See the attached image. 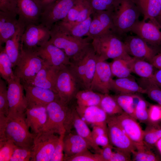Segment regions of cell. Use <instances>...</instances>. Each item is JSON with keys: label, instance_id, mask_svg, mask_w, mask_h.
Segmentation results:
<instances>
[{"label": "cell", "instance_id": "obj_1", "mask_svg": "<svg viewBox=\"0 0 161 161\" xmlns=\"http://www.w3.org/2000/svg\"><path fill=\"white\" fill-rule=\"evenodd\" d=\"M50 30L49 41L62 50L71 61H77L82 58L91 45V41L85 38L76 37L62 31L56 23Z\"/></svg>", "mask_w": 161, "mask_h": 161}, {"label": "cell", "instance_id": "obj_2", "mask_svg": "<svg viewBox=\"0 0 161 161\" xmlns=\"http://www.w3.org/2000/svg\"><path fill=\"white\" fill-rule=\"evenodd\" d=\"M59 99L49 103L46 107L47 114L46 123L42 130L52 131L59 135L71 131L73 127V109Z\"/></svg>", "mask_w": 161, "mask_h": 161}, {"label": "cell", "instance_id": "obj_3", "mask_svg": "<svg viewBox=\"0 0 161 161\" xmlns=\"http://www.w3.org/2000/svg\"><path fill=\"white\" fill-rule=\"evenodd\" d=\"M122 38L112 30L94 38L91 45L97 58L106 61L129 55Z\"/></svg>", "mask_w": 161, "mask_h": 161}, {"label": "cell", "instance_id": "obj_4", "mask_svg": "<svg viewBox=\"0 0 161 161\" xmlns=\"http://www.w3.org/2000/svg\"><path fill=\"white\" fill-rule=\"evenodd\" d=\"M26 120L25 112L9 115L7 117L5 138L12 140L17 146L32 148L34 134L30 132Z\"/></svg>", "mask_w": 161, "mask_h": 161}, {"label": "cell", "instance_id": "obj_5", "mask_svg": "<svg viewBox=\"0 0 161 161\" xmlns=\"http://www.w3.org/2000/svg\"><path fill=\"white\" fill-rule=\"evenodd\" d=\"M97 57L91 46L79 59L71 61L68 67L83 89H90L95 71Z\"/></svg>", "mask_w": 161, "mask_h": 161}, {"label": "cell", "instance_id": "obj_6", "mask_svg": "<svg viewBox=\"0 0 161 161\" xmlns=\"http://www.w3.org/2000/svg\"><path fill=\"white\" fill-rule=\"evenodd\" d=\"M45 64L44 61L34 52L21 47L20 55L14 68V74L22 84H30Z\"/></svg>", "mask_w": 161, "mask_h": 161}, {"label": "cell", "instance_id": "obj_7", "mask_svg": "<svg viewBox=\"0 0 161 161\" xmlns=\"http://www.w3.org/2000/svg\"><path fill=\"white\" fill-rule=\"evenodd\" d=\"M141 13L132 0H121L113 12L114 32L123 37L130 32Z\"/></svg>", "mask_w": 161, "mask_h": 161}, {"label": "cell", "instance_id": "obj_8", "mask_svg": "<svg viewBox=\"0 0 161 161\" xmlns=\"http://www.w3.org/2000/svg\"><path fill=\"white\" fill-rule=\"evenodd\" d=\"M59 137L58 134L47 130H42L34 134L32 156L30 161H50Z\"/></svg>", "mask_w": 161, "mask_h": 161}, {"label": "cell", "instance_id": "obj_9", "mask_svg": "<svg viewBox=\"0 0 161 161\" xmlns=\"http://www.w3.org/2000/svg\"><path fill=\"white\" fill-rule=\"evenodd\" d=\"M80 86L68 66L59 70L56 83V90L60 100L69 104L79 90Z\"/></svg>", "mask_w": 161, "mask_h": 161}, {"label": "cell", "instance_id": "obj_10", "mask_svg": "<svg viewBox=\"0 0 161 161\" xmlns=\"http://www.w3.org/2000/svg\"><path fill=\"white\" fill-rule=\"evenodd\" d=\"M50 30L41 23L29 24L25 27L21 40V47L34 51L50 39Z\"/></svg>", "mask_w": 161, "mask_h": 161}, {"label": "cell", "instance_id": "obj_11", "mask_svg": "<svg viewBox=\"0 0 161 161\" xmlns=\"http://www.w3.org/2000/svg\"><path fill=\"white\" fill-rule=\"evenodd\" d=\"M9 115L22 114L27 109V102L23 86L20 79L15 77L7 82Z\"/></svg>", "mask_w": 161, "mask_h": 161}, {"label": "cell", "instance_id": "obj_12", "mask_svg": "<svg viewBox=\"0 0 161 161\" xmlns=\"http://www.w3.org/2000/svg\"><path fill=\"white\" fill-rule=\"evenodd\" d=\"M107 126L110 143L113 146L130 154L136 150L135 146L117 122L114 116H108Z\"/></svg>", "mask_w": 161, "mask_h": 161}, {"label": "cell", "instance_id": "obj_13", "mask_svg": "<svg viewBox=\"0 0 161 161\" xmlns=\"http://www.w3.org/2000/svg\"><path fill=\"white\" fill-rule=\"evenodd\" d=\"M22 84L25 92L27 108L46 107L51 102L59 99L57 94L51 90L31 84Z\"/></svg>", "mask_w": 161, "mask_h": 161}, {"label": "cell", "instance_id": "obj_14", "mask_svg": "<svg viewBox=\"0 0 161 161\" xmlns=\"http://www.w3.org/2000/svg\"><path fill=\"white\" fill-rule=\"evenodd\" d=\"M76 0H56L43 10L41 23L49 29L56 22L64 19Z\"/></svg>", "mask_w": 161, "mask_h": 161}, {"label": "cell", "instance_id": "obj_15", "mask_svg": "<svg viewBox=\"0 0 161 161\" xmlns=\"http://www.w3.org/2000/svg\"><path fill=\"white\" fill-rule=\"evenodd\" d=\"M46 64L57 68L69 66L71 61L65 53L49 41L34 51Z\"/></svg>", "mask_w": 161, "mask_h": 161}, {"label": "cell", "instance_id": "obj_16", "mask_svg": "<svg viewBox=\"0 0 161 161\" xmlns=\"http://www.w3.org/2000/svg\"><path fill=\"white\" fill-rule=\"evenodd\" d=\"M132 32L148 44L152 45H161V27L155 18L146 22L138 20L134 24Z\"/></svg>", "mask_w": 161, "mask_h": 161}, {"label": "cell", "instance_id": "obj_17", "mask_svg": "<svg viewBox=\"0 0 161 161\" xmlns=\"http://www.w3.org/2000/svg\"><path fill=\"white\" fill-rule=\"evenodd\" d=\"M114 117L131 141L136 150L143 148L144 131L136 119L124 112L114 115Z\"/></svg>", "mask_w": 161, "mask_h": 161}, {"label": "cell", "instance_id": "obj_18", "mask_svg": "<svg viewBox=\"0 0 161 161\" xmlns=\"http://www.w3.org/2000/svg\"><path fill=\"white\" fill-rule=\"evenodd\" d=\"M112 76L109 63L97 58L90 89L103 94H109Z\"/></svg>", "mask_w": 161, "mask_h": 161}, {"label": "cell", "instance_id": "obj_19", "mask_svg": "<svg viewBox=\"0 0 161 161\" xmlns=\"http://www.w3.org/2000/svg\"><path fill=\"white\" fill-rule=\"evenodd\" d=\"M113 12L111 11L94 12L92 15V20L87 37L92 40L94 38L109 31H114Z\"/></svg>", "mask_w": 161, "mask_h": 161}, {"label": "cell", "instance_id": "obj_20", "mask_svg": "<svg viewBox=\"0 0 161 161\" xmlns=\"http://www.w3.org/2000/svg\"><path fill=\"white\" fill-rule=\"evenodd\" d=\"M124 42L127 53L132 57L144 59L150 63L156 54L154 49L137 35L126 37Z\"/></svg>", "mask_w": 161, "mask_h": 161}, {"label": "cell", "instance_id": "obj_21", "mask_svg": "<svg viewBox=\"0 0 161 161\" xmlns=\"http://www.w3.org/2000/svg\"><path fill=\"white\" fill-rule=\"evenodd\" d=\"M17 1L18 18L25 27L29 24H39L43 10L36 0Z\"/></svg>", "mask_w": 161, "mask_h": 161}, {"label": "cell", "instance_id": "obj_22", "mask_svg": "<svg viewBox=\"0 0 161 161\" xmlns=\"http://www.w3.org/2000/svg\"><path fill=\"white\" fill-rule=\"evenodd\" d=\"M75 109L80 117L87 124L107 129L108 116L99 106L80 107L77 106Z\"/></svg>", "mask_w": 161, "mask_h": 161}, {"label": "cell", "instance_id": "obj_23", "mask_svg": "<svg viewBox=\"0 0 161 161\" xmlns=\"http://www.w3.org/2000/svg\"><path fill=\"white\" fill-rule=\"evenodd\" d=\"M23 25H25L24 24L16 17L0 11V46L5 43Z\"/></svg>", "mask_w": 161, "mask_h": 161}, {"label": "cell", "instance_id": "obj_24", "mask_svg": "<svg viewBox=\"0 0 161 161\" xmlns=\"http://www.w3.org/2000/svg\"><path fill=\"white\" fill-rule=\"evenodd\" d=\"M61 68L45 64L30 84L51 90L57 93L56 83L58 72Z\"/></svg>", "mask_w": 161, "mask_h": 161}, {"label": "cell", "instance_id": "obj_25", "mask_svg": "<svg viewBox=\"0 0 161 161\" xmlns=\"http://www.w3.org/2000/svg\"><path fill=\"white\" fill-rule=\"evenodd\" d=\"M93 12L87 0H76L66 17L62 20L71 24H78L87 19Z\"/></svg>", "mask_w": 161, "mask_h": 161}, {"label": "cell", "instance_id": "obj_26", "mask_svg": "<svg viewBox=\"0 0 161 161\" xmlns=\"http://www.w3.org/2000/svg\"><path fill=\"white\" fill-rule=\"evenodd\" d=\"M25 114L27 123L32 133L36 134L42 130L47 118L46 107L27 108Z\"/></svg>", "mask_w": 161, "mask_h": 161}, {"label": "cell", "instance_id": "obj_27", "mask_svg": "<svg viewBox=\"0 0 161 161\" xmlns=\"http://www.w3.org/2000/svg\"><path fill=\"white\" fill-rule=\"evenodd\" d=\"M64 143V159L90 147L87 142L82 137L77 133L73 134L71 131L65 133Z\"/></svg>", "mask_w": 161, "mask_h": 161}, {"label": "cell", "instance_id": "obj_28", "mask_svg": "<svg viewBox=\"0 0 161 161\" xmlns=\"http://www.w3.org/2000/svg\"><path fill=\"white\" fill-rule=\"evenodd\" d=\"M72 126L76 133L83 138L90 148L96 153H100L101 149L95 143L92 133L87 123L80 117L75 108H73L72 113Z\"/></svg>", "mask_w": 161, "mask_h": 161}, {"label": "cell", "instance_id": "obj_29", "mask_svg": "<svg viewBox=\"0 0 161 161\" xmlns=\"http://www.w3.org/2000/svg\"><path fill=\"white\" fill-rule=\"evenodd\" d=\"M110 86L111 90L119 94H145L146 92V89L131 77L112 78Z\"/></svg>", "mask_w": 161, "mask_h": 161}, {"label": "cell", "instance_id": "obj_30", "mask_svg": "<svg viewBox=\"0 0 161 161\" xmlns=\"http://www.w3.org/2000/svg\"><path fill=\"white\" fill-rule=\"evenodd\" d=\"M25 27L23 25L5 43V50L11 62L13 68H14L20 54L21 38Z\"/></svg>", "mask_w": 161, "mask_h": 161}, {"label": "cell", "instance_id": "obj_31", "mask_svg": "<svg viewBox=\"0 0 161 161\" xmlns=\"http://www.w3.org/2000/svg\"><path fill=\"white\" fill-rule=\"evenodd\" d=\"M92 20V16L84 21L76 24H71L61 20L56 23L65 33L78 38L87 36Z\"/></svg>", "mask_w": 161, "mask_h": 161}, {"label": "cell", "instance_id": "obj_32", "mask_svg": "<svg viewBox=\"0 0 161 161\" xmlns=\"http://www.w3.org/2000/svg\"><path fill=\"white\" fill-rule=\"evenodd\" d=\"M133 58L129 54L113 59L109 63L112 76L117 78L131 77V65Z\"/></svg>", "mask_w": 161, "mask_h": 161}, {"label": "cell", "instance_id": "obj_33", "mask_svg": "<svg viewBox=\"0 0 161 161\" xmlns=\"http://www.w3.org/2000/svg\"><path fill=\"white\" fill-rule=\"evenodd\" d=\"M132 1L143 15V21L153 19L161 14V6L158 0Z\"/></svg>", "mask_w": 161, "mask_h": 161}, {"label": "cell", "instance_id": "obj_34", "mask_svg": "<svg viewBox=\"0 0 161 161\" xmlns=\"http://www.w3.org/2000/svg\"><path fill=\"white\" fill-rule=\"evenodd\" d=\"M103 95L91 89H82L77 92L75 98L79 106H99Z\"/></svg>", "mask_w": 161, "mask_h": 161}, {"label": "cell", "instance_id": "obj_35", "mask_svg": "<svg viewBox=\"0 0 161 161\" xmlns=\"http://www.w3.org/2000/svg\"><path fill=\"white\" fill-rule=\"evenodd\" d=\"M123 112L134 118L135 108L140 99L135 94H119L113 96Z\"/></svg>", "mask_w": 161, "mask_h": 161}, {"label": "cell", "instance_id": "obj_36", "mask_svg": "<svg viewBox=\"0 0 161 161\" xmlns=\"http://www.w3.org/2000/svg\"><path fill=\"white\" fill-rule=\"evenodd\" d=\"M131 67L132 72L143 79L151 78L154 72V67L150 63L144 59L134 57L131 62Z\"/></svg>", "mask_w": 161, "mask_h": 161}, {"label": "cell", "instance_id": "obj_37", "mask_svg": "<svg viewBox=\"0 0 161 161\" xmlns=\"http://www.w3.org/2000/svg\"><path fill=\"white\" fill-rule=\"evenodd\" d=\"M13 68L12 63L4 47L0 46V74L1 77L7 82L16 77Z\"/></svg>", "mask_w": 161, "mask_h": 161}, {"label": "cell", "instance_id": "obj_38", "mask_svg": "<svg viewBox=\"0 0 161 161\" xmlns=\"http://www.w3.org/2000/svg\"><path fill=\"white\" fill-rule=\"evenodd\" d=\"M148 124L144 131L143 141L144 145L150 149L161 138V126L158 123Z\"/></svg>", "mask_w": 161, "mask_h": 161}, {"label": "cell", "instance_id": "obj_39", "mask_svg": "<svg viewBox=\"0 0 161 161\" xmlns=\"http://www.w3.org/2000/svg\"><path fill=\"white\" fill-rule=\"evenodd\" d=\"M99 106L109 116L118 115L123 112L114 97L108 94H103Z\"/></svg>", "mask_w": 161, "mask_h": 161}, {"label": "cell", "instance_id": "obj_40", "mask_svg": "<svg viewBox=\"0 0 161 161\" xmlns=\"http://www.w3.org/2000/svg\"><path fill=\"white\" fill-rule=\"evenodd\" d=\"M94 12L101 11H114L121 0H87Z\"/></svg>", "mask_w": 161, "mask_h": 161}, {"label": "cell", "instance_id": "obj_41", "mask_svg": "<svg viewBox=\"0 0 161 161\" xmlns=\"http://www.w3.org/2000/svg\"><path fill=\"white\" fill-rule=\"evenodd\" d=\"M141 85L146 90L148 97L161 106V88L149 79H143Z\"/></svg>", "mask_w": 161, "mask_h": 161}, {"label": "cell", "instance_id": "obj_42", "mask_svg": "<svg viewBox=\"0 0 161 161\" xmlns=\"http://www.w3.org/2000/svg\"><path fill=\"white\" fill-rule=\"evenodd\" d=\"M65 161H104L100 154L93 153L88 148L64 159Z\"/></svg>", "mask_w": 161, "mask_h": 161}, {"label": "cell", "instance_id": "obj_43", "mask_svg": "<svg viewBox=\"0 0 161 161\" xmlns=\"http://www.w3.org/2000/svg\"><path fill=\"white\" fill-rule=\"evenodd\" d=\"M16 145L11 140H0V161H10Z\"/></svg>", "mask_w": 161, "mask_h": 161}, {"label": "cell", "instance_id": "obj_44", "mask_svg": "<svg viewBox=\"0 0 161 161\" xmlns=\"http://www.w3.org/2000/svg\"><path fill=\"white\" fill-rule=\"evenodd\" d=\"M132 160L134 161H158L160 159L145 145L140 149H137L132 153Z\"/></svg>", "mask_w": 161, "mask_h": 161}, {"label": "cell", "instance_id": "obj_45", "mask_svg": "<svg viewBox=\"0 0 161 161\" xmlns=\"http://www.w3.org/2000/svg\"><path fill=\"white\" fill-rule=\"evenodd\" d=\"M9 114V104L7 96V88L5 82L0 79V114L7 117Z\"/></svg>", "mask_w": 161, "mask_h": 161}, {"label": "cell", "instance_id": "obj_46", "mask_svg": "<svg viewBox=\"0 0 161 161\" xmlns=\"http://www.w3.org/2000/svg\"><path fill=\"white\" fill-rule=\"evenodd\" d=\"M148 104L142 98L138 102L134 110V118L143 123H149Z\"/></svg>", "mask_w": 161, "mask_h": 161}, {"label": "cell", "instance_id": "obj_47", "mask_svg": "<svg viewBox=\"0 0 161 161\" xmlns=\"http://www.w3.org/2000/svg\"><path fill=\"white\" fill-rule=\"evenodd\" d=\"M32 156V148L16 146L10 161H30Z\"/></svg>", "mask_w": 161, "mask_h": 161}, {"label": "cell", "instance_id": "obj_48", "mask_svg": "<svg viewBox=\"0 0 161 161\" xmlns=\"http://www.w3.org/2000/svg\"><path fill=\"white\" fill-rule=\"evenodd\" d=\"M0 11L16 17L18 16L17 0H0Z\"/></svg>", "mask_w": 161, "mask_h": 161}, {"label": "cell", "instance_id": "obj_49", "mask_svg": "<svg viewBox=\"0 0 161 161\" xmlns=\"http://www.w3.org/2000/svg\"><path fill=\"white\" fill-rule=\"evenodd\" d=\"M66 132L59 135L58 143L50 161H63L64 160V138Z\"/></svg>", "mask_w": 161, "mask_h": 161}, {"label": "cell", "instance_id": "obj_50", "mask_svg": "<svg viewBox=\"0 0 161 161\" xmlns=\"http://www.w3.org/2000/svg\"><path fill=\"white\" fill-rule=\"evenodd\" d=\"M149 123H156L161 119V106L151 105L148 109Z\"/></svg>", "mask_w": 161, "mask_h": 161}, {"label": "cell", "instance_id": "obj_51", "mask_svg": "<svg viewBox=\"0 0 161 161\" xmlns=\"http://www.w3.org/2000/svg\"><path fill=\"white\" fill-rule=\"evenodd\" d=\"M110 161H131V154L118 150L115 148Z\"/></svg>", "mask_w": 161, "mask_h": 161}, {"label": "cell", "instance_id": "obj_52", "mask_svg": "<svg viewBox=\"0 0 161 161\" xmlns=\"http://www.w3.org/2000/svg\"><path fill=\"white\" fill-rule=\"evenodd\" d=\"M93 138L96 144L99 146L103 147L110 144L108 134L97 136Z\"/></svg>", "mask_w": 161, "mask_h": 161}, {"label": "cell", "instance_id": "obj_53", "mask_svg": "<svg viewBox=\"0 0 161 161\" xmlns=\"http://www.w3.org/2000/svg\"><path fill=\"white\" fill-rule=\"evenodd\" d=\"M113 148L111 144L102 147L100 154L104 161H110L113 152Z\"/></svg>", "mask_w": 161, "mask_h": 161}, {"label": "cell", "instance_id": "obj_54", "mask_svg": "<svg viewBox=\"0 0 161 161\" xmlns=\"http://www.w3.org/2000/svg\"><path fill=\"white\" fill-rule=\"evenodd\" d=\"M7 117L0 114V140L5 138V130Z\"/></svg>", "mask_w": 161, "mask_h": 161}, {"label": "cell", "instance_id": "obj_55", "mask_svg": "<svg viewBox=\"0 0 161 161\" xmlns=\"http://www.w3.org/2000/svg\"><path fill=\"white\" fill-rule=\"evenodd\" d=\"M148 79L161 88V69L154 72L152 78Z\"/></svg>", "mask_w": 161, "mask_h": 161}, {"label": "cell", "instance_id": "obj_56", "mask_svg": "<svg viewBox=\"0 0 161 161\" xmlns=\"http://www.w3.org/2000/svg\"><path fill=\"white\" fill-rule=\"evenodd\" d=\"M150 63L154 67L161 69V52L154 57Z\"/></svg>", "mask_w": 161, "mask_h": 161}, {"label": "cell", "instance_id": "obj_57", "mask_svg": "<svg viewBox=\"0 0 161 161\" xmlns=\"http://www.w3.org/2000/svg\"><path fill=\"white\" fill-rule=\"evenodd\" d=\"M56 0H36L43 10L55 2Z\"/></svg>", "mask_w": 161, "mask_h": 161}, {"label": "cell", "instance_id": "obj_58", "mask_svg": "<svg viewBox=\"0 0 161 161\" xmlns=\"http://www.w3.org/2000/svg\"><path fill=\"white\" fill-rule=\"evenodd\" d=\"M155 145L161 154V138L157 141Z\"/></svg>", "mask_w": 161, "mask_h": 161}, {"label": "cell", "instance_id": "obj_59", "mask_svg": "<svg viewBox=\"0 0 161 161\" xmlns=\"http://www.w3.org/2000/svg\"><path fill=\"white\" fill-rule=\"evenodd\" d=\"M155 18L161 27V14L156 17Z\"/></svg>", "mask_w": 161, "mask_h": 161}, {"label": "cell", "instance_id": "obj_60", "mask_svg": "<svg viewBox=\"0 0 161 161\" xmlns=\"http://www.w3.org/2000/svg\"><path fill=\"white\" fill-rule=\"evenodd\" d=\"M158 0L161 6V0Z\"/></svg>", "mask_w": 161, "mask_h": 161}, {"label": "cell", "instance_id": "obj_61", "mask_svg": "<svg viewBox=\"0 0 161 161\" xmlns=\"http://www.w3.org/2000/svg\"></svg>", "mask_w": 161, "mask_h": 161}]
</instances>
